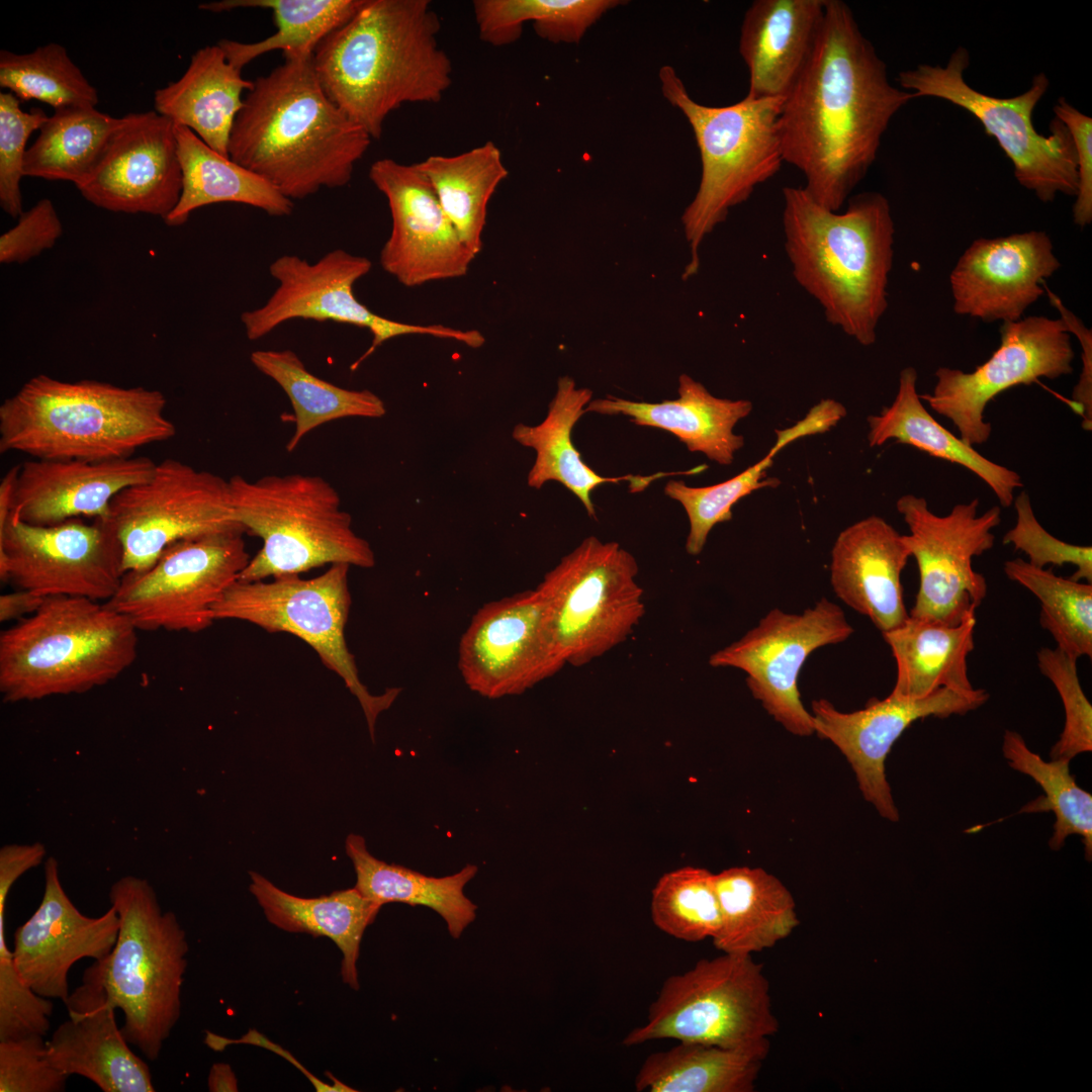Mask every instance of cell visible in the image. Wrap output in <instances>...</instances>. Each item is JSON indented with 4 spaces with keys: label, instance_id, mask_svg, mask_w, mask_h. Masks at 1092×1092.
<instances>
[{
    "label": "cell",
    "instance_id": "4",
    "mask_svg": "<svg viewBox=\"0 0 1092 1092\" xmlns=\"http://www.w3.org/2000/svg\"><path fill=\"white\" fill-rule=\"evenodd\" d=\"M785 250L797 283L822 307L826 321L862 346L877 340L888 308L895 224L880 192L850 196L844 211L829 210L803 187L783 188Z\"/></svg>",
    "mask_w": 1092,
    "mask_h": 1092
},
{
    "label": "cell",
    "instance_id": "54",
    "mask_svg": "<svg viewBox=\"0 0 1092 1092\" xmlns=\"http://www.w3.org/2000/svg\"><path fill=\"white\" fill-rule=\"evenodd\" d=\"M1016 522L1003 537V544H1010L1016 551H1022L1031 565L1044 566L1072 564L1076 570L1069 578L1092 583V548L1074 545L1062 541L1050 534L1037 521L1031 500L1026 491L1020 492L1013 500Z\"/></svg>",
    "mask_w": 1092,
    "mask_h": 1092
},
{
    "label": "cell",
    "instance_id": "59",
    "mask_svg": "<svg viewBox=\"0 0 1092 1092\" xmlns=\"http://www.w3.org/2000/svg\"><path fill=\"white\" fill-rule=\"evenodd\" d=\"M204 1042L208 1048L214 1051H222L232 1043L256 1044L266 1050H269L287 1060L290 1064L300 1070L309 1081L315 1077L311 1073L307 1072V1070L302 1065H300V1063L289 1052L285 1051L280 1045L270 1041L267 1037L259 1033L257 1030H250L240 1039H230L213 1032L207 1031Z\"/></svg>",
    "mask_w": 1092,
    "mask_h": 1092
},
{
    "label": "cell",
    "instance_id": "51",
    "mask_svg": "<svg viewBox=\"0 0 1092 1092\" xmlns=\"http://www.w3.org/2000/svg\"><path fill=\"white\" fill-rule=\"evenodd\" d=\"M1036 657L1040 673L1053 682L1065 709L1064 729L1051 758L1071 761L1092 750V706L1080 685L1076 659L1058 647H1042Z\"/></svg>",
    "mask_w": 1092,
    "mask_h": 1092
},
{
    "label": "cell",
    "instance_id": "16",
    "mask_svg": "<svg viewBox=\"0 0 1092 1092\" xmlns=\"http://www.w3.org/2000/svg\"><path fill=\"white\" fill-rule=\"evenodd\" d=\"M106 520L121 546L123 574L147 570L179 540L245 532L234 517L229 480L171 458L117 493Z\"/></svg>",
    "mask_w": 1092,
    "mask_h": 1092
},
{
    "label": "cell",
    "instance_id": "3",
    "mask_svg": "<svg viewBox=\"0 0 1092 1092\" xmlns=\"http://www.w3.org/2000/svg\"><path fill=\"white\" fill-rule=\"evenodd\" d=\"M229 140V157L284 196L346 186L372 139L326 94L312 57L284 56L253 81Z\"/></svg>",
    "mask_w": 1092,
    "mask_h": 1092
},
{
    "label": "cell",
    "instance_id": "28",
    "mask_svg": "<svg viewBox=\"0 0 1092 1092\" xmlns=\"http://www.w3.org/2000/svg\"><path fill=\"white\" fill-rule=\"evenodd\" d=\"M156 463L149 457L104 461L27 460L19 465L10 518L34 526L71 519H107L113 497L147 480Z\"/></svg>",
    "mask_w": 1092,
    "mask_h": 1092
},
{
    "label": "cell",
    "instance_id": "22",
    "mask_svg": "<svg viewBox=\"0 0 1092 1092\" xmlns=\"http://www.w3.org/2000/svg\"><path fill=\"white\" fill-rule=\"evenodd\" d=\"M369 178L385 196L390 235L380 251L383 270L406 287L464 276L476 257L463 243L417 164L375 161Z\"/></svg>",
    "mask_w": 1092,
    "mask_h": 1092
},
{
    "label": "cell",
    "instance_id": "10",
    "mask_svg": "<svg viewBox=\"0 0 1092 1092\" xmlns=\"http://www.w3.org/2000/svg\"><path fill=\"white\" fill-rule=\"evenodd\" d=\"M778 1030L762 965L750 954L722 952L669 976L645 1023L622 1042L676 1039L743 1050L769 1042Z\"/></svg>",
    "mask_w": 1092,
    "mask_h": 1092
},
{
    "label": "cell",
    "instance_id": "29",
    "mask_svg": "<svg viewBox=\"0 0 1092 1092\" xmlns=\"http://www.w3.org/2000/svg\"><path fill=\"white\" fill-rule=\"evenodd\" d=\"M910 557L905 535L881 517L864 518L844 529L834 542L833 592L882 633L895 629L909 617L901 574Z\"/></svg>",
    "mask_w": 1092,
    "mask_h": 1092
},
{
    "label": "cell",
    "instance_id": "26",
    "mask_svg": "<svg viewBox=\"0 0 1092 1092\" xmlns=\"http://www.w3.org/2000/svg\"><path fill=\"white\" fill-rule=\"evenodd\" d=\"M119 924L112 906L98 917L81 913L63 888L57 859L49 857L40 904L14 933L11 951L16 970L37 995L65 1002L72 966L85 958L106 959L117 940Z\"/></svg>",
    "mask_w": 1092,
    "mask_h": 1092
},
{
    "label": "cell",
    "instance_id": "46",
    "mask_svg": "<svg viewBox=\"0 0 1092 1092\" xmlns=\"http://www.w3.org/2000/svg\"><path fill=\"white\" fill-rule=\"evenodd\" d=\"M1003 756L1014 770L1030 777L1041 787L1043 795L1027 803L1020 812H1053L1056 817L1054 833L1049 841L1059 850L1071 835L1082 837L1085 855L1092 854V796L1083 790L1070 771V761L1043 760L1031 751L1016 731L1006 730L1002 744Z\"/></svg>",
    "mask_w": 1092,
    "mask_h": 1092
},
{
    "label": "cell",
    "instance_id": "25",
    "mask_svg": "<svg viewBox=\"0 0 1092 1092\" xmlns=\"http://www.w3.org/2000/svg\"><path fill=\"white\" fill-rule=\"evenodd\" d=\"M1060 267L1042 231L974 240L949 274L953 310L986 323L1018 321Z\"/></svg>",
    "mask_w": 1092,
    "mask_h": 1092
},
{
    "label": "cell",
    "instance_id": "47",
    "mask_svg": "<svg viewBox=\"0 0 1092 1092\" xmlns=\"http://www.w3.org/2000/svg\"><path fill=\"white\" fill-rule=\"evenodd\" d=\"M1006 576L1032 593L1040 604L1039 624L1057 647L1078 660L1092 656V583L1056 575L1016 558L1004 563Z\"/></svg>",
    "mask_w": 1092,
    "mask_h": 1092
},
{
    "label": "cell",
    "instance_id": "33",
    "mask_svg": "<svg viewBox=\"0 0 1092 1092\" xmlns=\"http://www.w3.org/2000/svg\"><path fill=\"white\" fill-rule=\"evenodd\" d=\"M253 87L242 71L226 59L221 48L196 51L184 74L156 90L155 111L176 125L192 130L211 149L229 156L231 131L243 107L244 92Z\"/></svg>",
    "mask_w": 1092,
    "mask_h": 1092
},
{
    "label": "cell",
    "instance_id": "30",
    "mask_svg": "<svg viewBox=\"0 0 1092 1092\" xmlns=\"http://www.w3.org/2000/svg\"><path fill=\"white\" fill-rule=\"evenodd\" d=\"M826 0H756L744 13L739 53L747 67V97L785 98L820 31Z\"/></svg>",
    "mask_w": 1092,
    "mask_h": 1092
},
{
    "label": "cell",
    "instance_id": "2",
    "mask_svg": "<svg viewBox=\"0 0 1092 1092\" xmlns=\"http://www.w3.org/2000/svg\"><path fill=\"white\" fill-rule=\"evenodd\" d=\"M440 19L428 0H364L312 55L329 98L373 139L405 103H437L452 84L440 48Z\"/></svg>",
    "mask_w": 1092,
    "mask_h": 1092
},
{
    "label": "cell",
    "instance_id": "8",
    "mask_svg": "<svg viewBox=\"0 0 1092 1092\" xmlns=\"http://www.w3.org/2000/svg\"><path fill=\"white\" fill-rule=\"evenodd\" d=\"M109 900L120 924L113 949L100 961L102 983L123 1013L125 1040L156 1061L181 1014L186 933L173 912L162 910L146 879L121 877Z\"/></svg>",
    "mask_w": 1092,
    "mask_h": 1092
},
{
    "label": "cell",
    "instance_id": "9",
    "mask_svg": "<svg viewBox=\"0 0 1092 1092\" xmlns=\"http://www.w3.org/2000/svg\"><path fill=\"white\" fill-rule=\"evenodd\" d=\"M229 480L235 520L262 547L241 573V581L300 574L335 563L371 568L369 542L352 529L341 497L322 476L292 473Z\"/></svg>",
    "mask_w": 1092,
    "mask_h": 1092
},
{
    "label": "cell",
    "instance_id": "42",
    "mask_svg": "<svg viewBox=\"0 0 1092 1092\" xmlns=\"http://www.w3.org/2000/svg\"><path fill=\"white\" fill-rule=\"evenodd\" d=\"M364 0H221L202 3L198 7L214 13L239 8L271 10L277 30L256 41L241 42L221 39L218 46L228 61L237 69L260 56L282 51L283 56L312 57L318 43L346 23L361 7Z\"/></svg>",
    "mask_w": 1092,
    "mask_h": 1092
},
{
    "label": "cell",
    "instance_id": "56",
    "mask_svg": "<svg viewBox=\"0 0 1092 1092\" xmlns=\"http://www.w3.org/2000/svg\"><path fill=\"white\" fill-rule=\"evenodd\" d=\"M62 234L63 225L53 202L42 198L0 237V262L23 264L53 248Z\"/></svg>",
    "mask_w": 1092,
    "mask_h": 1092
},
{
    "label": "cell",
    "instance_id": "17",
    "mask_svg": "<svg viewBox=\"0 0 1092 1092\" xmlns=\"http://www.w3.org/2000/svg\"><path fill=\"white\" fill-rule=\"evenodd\" d=\"M979 499L958 504L945 516L930 511L924 497L905 494L897 503L910 534L905 535L919 570V587L909 616L956 626L976 615L987 582L973 558L991 550L1001 509L978 514Z\"/></svg>",
    "mask_w": 1092,
    "mask_h": 1092
},
{
    "label": "cell",
    "instance_id": "5",
    "mask_svg": "<svg viewBox=\"0 0 1092 1092\" xmlns=\"http://www.w3.org/2000/svg\"><path fill=\"white\" fill-rule=\"evenodd\" d=\"M166 404L156 389L39 374L0 405V452L43 460L131 457L176 435Z\"/></svg>",
    "mask_w": 1092,
    "mask_h": 1092
},
{
    "label": "cell",
    "instance_id": "38",
    "mask_svg": "<svg viewBox=\"0 0 1092 1092\" xmlns=\"http://www.w3.org/2000/svg\"><path fill=\"white\" fill-rule=\"evenodd\" d=\"M174 125L182 190L177 205L164 219L167 225H182L194 210L221 202L249 205L271 216L291 214L293 201L271 183L214 151L189 128Z\"/></svg>",
    "mask_w": 1092,
    "mask_h": 1092
},
{
    "label": "cell",
    "instance_id": "34",
    "mask_svg": "<svg viewBox=\"0 0 1092 1092\" xmlns=\"http://www.w3.org/2000/svg\"><path fill=\"white\" fill-rule=\"evenodd\" d=\"M720 928L712 938L726 953L750 954L772 947L799 925L788 888L761 868L732 867L714 874Z\"/></svg>",
    "mask_w": 1092,
    "mask_h": 1092
},
{
    "label": "cell",
    "instance_id": "44",
    "mask_svg": "<svg viewBox=\"0 0 1092 1092\" xmlns=\"http://www.w3.org/2000/svg\"><path fill=\"white\" fill-rule=\"evenodd\" d=\"M121 122L122 117L93 106L54 110L27 148L23 175L70 181L77 187L91 174Z\"/></svg>",
    "mask_w": 1092,
    "mask_h": 1092
},
{
    "label": "cell",
    "instance_id": "27",
    "mask_svg": "<svg viewBox=\"0 0 1092 1092\" xmlns=\"http://www.w3.org/2000/svg\"><path fill=\"white\" fill-rule=\"evenodd\" d=\"M64 1003L69 1019L47 1041L48 1059L57 1070L68 1077L82 1076L103 1092L156 1091L149 1066L117 1027L100 961L85 970L82 984Z\"/></svg>",
    "mask_w": 1092,
    "mask_h": 1092
},
{
    "label": "cell",
    "instance_id": "6",
    "mask_svg": "<svg viewBox=\"0 0 1092 1092\" xmlns=\"http://www.w3.org/2000/svg\"><path fill=\"white\" fill-rule=\"evenodd\" d=\"M138 655V629L104 603L44 598L0 635V692L17 703L83 694L125 671Z\"/></svg>",
    "mask_w": 1092,
    "mask_h": 1092
},
{
    "label": "cell",
    "instance_id": "7",
    "mask_svg": "<svg viewBox=\"0 0 1092 1092\" xmlns=\"http://www.w3.org/2000/svg\"><path fill=\"white\" fill-rule=\"evenodd\" d=\"M666 100L689 121L699 148L702 173L698 191L681 222L691 260L684 278L696 274L699 249L729 210L746 201L784 163L780 135L781 97L750 98L727 106L695 101L671 66L659 70Z\"/></svg>",
    "mask_w": 1092,
    "mask_h": 1092
},
{
    "label": "cell",
    "instance_id": "23",
    "mask_svg": "<svg viewBox=\"0 0 1092 1092\" xmlns=\"http://www.w3.org/2000/svg\"><path fill=\"white\" fill-rule=\"evenodd\" d=\"M989 694L984 689L963 694L938 689L928 697L902 699L891 694L872 699L861 710L838 711L825 699L812 702L815 733L832 742L849 762L858 788L869 803L885 819L896 822L899 812L886 777V759L894 743L915 721L927 717L965 715L984 705Z\"/></svg>",
    "mask_w": 1092,
    "mask_h": 1092
},
{
    "label": "cell",
    "instance_id": "58",
    "mask_svg": "<svg viewBox=\"0 0 1092 1092\" xmlns=\"http://www.w3.org/2000/svg\"><path fill=\"white\" fill-rule=\"evenodd\" d=\"M1052 305L1058 309L1060 318L1065 323L1070 334L1078 339L1082 353V371L1079 380L1072 391V401L1082 417V427L1086 431L1092 430V331L1084 323L1068 309L1062 300L1046 288Z\"/></svg>",
    "mask_w": 1092,
    "mask_h": 1092
},
{
    "label": "cell",
    "instance_id": "19",
    "mask_svg": "<svg viewBox=\"0 0 1092 1092\" xmlns=\"http://www.w3.org/2000/svg\"><path fill=\"white\" fill-rule=\"evenodd\" d=\"M122 576L121 546L106 519L34 526L9 517L0 528V578L18 589L107 602Z\"/></svg>",
    "mask_w": 1092,
    "mask_h": 1092
},
{
    "label": "cell",
    "instance_id": "60",
    "mask_svg": "<svg viewBox=\"0 0 1092 1092\" xmlns=\"http://www.w3.org/2000/svg\"><path fill=\"white\" fill-rule=\"evenodd\" d=\"M41 598L29 590L18 589L0 597V621L20 620L33 614L42 604Z\"/></svg>",
    "mask_w": 1092,
    "mask_h": 1092
},
{
    "label": "cell",
    "instance_id": "61",
    "mask_svg": "<svg viewBox=\"0 0 1092 1092\" xmlns=\"http://www.w3.org/2000/svg\"><path fill=\"white\" fill-rule=\"evenodd\" d=\"M207 1087L210 1092L238 1091V1080L232 1067L226 1063L213 1064L207 1078Z\"/></svg>",
    "mask_w": 1092,
    "mask_h": 1092
},
{
    "label": "cell",
    "instance_id": "11",
    "mask_svg": "<svg viewBox=\"0 0 1092 1092\" xmlns=\"http://www.w3.org/2000/svg\"><path fill=\"white\" fill-rule=\"evenodd\" d=\"M970 64L968 51L959 47L945 66L918 65L899 73V87L914 98L934 97L973 114L1010 159L1017 182L1042 202L1059 194L1075 196L1078 186L1076 152L1066 125L1054 117L1051 134L1036 131L1032 113L1050 87L1044 73L1035 75L1023 93L1001 98L982 93L968 84L964 72Z\"/></svg>",
    "mask_w": 1092,
    "mask_h": 1092
},
{
    "label": "cell",
    "instance_id": "55",
    "mask_svg": "<svg viewBox=\"0 0 1092 1092\" xmlns=\"http://www.w3.org/2000/svg\"><path fill=\"white\" fill-rule=\"evenodd\" d=\"M68 1078L50 1063L43 1035L0 1041V1092H63Z\"/></svg>",
    "mask_w": 1092,
    "mask_h": 1092
},
{
    "label": "cell",
    "instance_id": "1",
    "mask_svg": "<svg viewBox=\"0 0 1092 1092\" xmlns=\"http://www.w3.org/2000/svg\"><path fill=\"white\" fill-rule=\"evenodd\" d=\"M912 99L890 82L849 6L826 0L814 49L784 98V162L804 175L815 202L839 211L877 159L891 120Z\"/></svg>",
    "mask_w": 1092,
    "mask_h": 1092
},
{
    "label": "cell",
    "instance_id": "15",
    "mask_svg": "<svg viewBox=\"0 0 1092 1092\" xmlns=\"http://www.w3.org/2000/svg\"><path fill=\"white\" fill-rule=\"evenodd\" d=\"M242 530L179 540L147 570L126 572L104 602L143 631L200 632L250 562Z\"/></svg>",
    "mask_w": 1092,
    "mask_h": 1092
},
{
    "label": "cell",
    "instance_id": "36",
    "mask_svg": "<svg viewBox=\"0 0 1092 1092\" xmlns=\"http://www.w3.org/2000/svg\"><path fill=\"white\" fill-rule=\"evenodd\" d=\"M249 890L267 920L290 933H306L332 939L343 954V982L359 990L357 961L365 929L375 920L381 905L365 898L355 887L316 898L289 894L256 872H250Z\"/></svg>",
    "mask_w": 1092,
    "mask_h": 1092
},
{
    "label": "cell",
    "instance_id": "14",
    "mask_svg": "<svg viewBox=\"0 0 1092 1092\" xmlns=\"http://www.w3.org/2000/svg\"><path fill=\"white\" fill-rule=\"evenodd\" d=\"M372 262L343 249H335L310 263L296 255H283L269 266L278 285L267 301L241 314L247 338L257 341L286 322L302 318L335 322L367 329L370 347L355 361V370L384 342L405 335H430L479 348L484 336L477 330H460L442 325H416L383 317L358 300L355 283L368 274Z\"/></svg>",
    "mask_w": 1092,
    "mask_h": 1092
},
{
    "label": "cell",
    "instance_id": "45",
    "mask_svg": "<svg viewBox=\"0 0 1092 1092\" xmlns=\"http://www.w3.org/2000/svg\"><path fill=\"white\" fill-rule=\"evenodd\" d=\"M617 0H476L473 12L481 40L502 47L515 42L523 24L533 22L543 39L559 43H578L586 30L608 10L620 5Z\"/></svg>",
    "mask_w": 1092,
    "mask_h": 1092
},
{
    "label": "cell",
    "instance_id": "24",
    "mask_svg": "<svg viewBox=\"0 0 1092 1092\" xmlns=\"http://www.w3.org/2000/svg\"><path fill=\"white\" fill-rule=\"evenodd\" d=\"M77 189L97 207L164 220L182 190L174 123L155 110L122 116L97 165Z\"/></svg>",
    "mask_w": 1092,
    "mask_h": 1092
},
{
    "label": "cell",
    "instance_id": "21",
    "mask_svg": "<svg viewBox=\"0 0 1092 1092\" xmlns=\"http://www.w3.org/2000/svg\"><path fill=\"white\" fill-rule=\"evenodd\" d=\"M565 664L536 588L478 609L458 647L464 682L487 699L522 695Z\"/></svg>",
    "mask_w": 1092,
    "mask_h": 1092
},
{
    "label": "cell",
    "instance_id": "31",
    "mask_svg": "<svg viewBox=\"0 0 1092 1092\" xmlns=\"http://www.w3.org/2000/svg\"><path fill=\"white\" fill-rule=\"evenodd\" d=\"M593 391L577 387L574 379L562 376L557 381L554 397L549 402L546 418L538 425L515 426L512 437L525 447L535 450L536 459L527 477L530 487L541 488L547 481H557L571 491L583 505L587 515L596 519L592 500L593 490L605 483L628 481L631 492L646 489L651 482L664 476L694 474L700 467L681 472H657L651 475L605 477L584 463L571 440V432L585 414Z\"/></svg>",
    "mask_w": 1092,
    "mask_h": 1092
},
{
    "label": "cell",
    "instance_id": "41",
    "mask_svg": "<svg viewBox=\"0 0 1092 1092\" xmlns=\"http://www.w3.org/2000/svg\"><path fill=\"white\" fill-rule=\"evenodd\" d=\"M255 368L275 381L285 392L293 410L294 432L286 444L292 452L317 427L343 418H381L384 401L368 389H348L310 373L290 349L256 350L250 355Z\"/></svg>",
    "mask_w": 1092,
    "mask_h": 1092
},
{
    "label": "cell",
    "instance_id": "13",
    "mask_svg": "<svg viewBox=\"0 0 1092 1092\" xmlns=\"http://www.w3.org/2000/svg\"><path fill=\"white\" fill-rule=\"evenodd\" d=\"M349 569L348 564L335 563L312 578L283 574L271 581L238 580L214 606L213 616L215 621L240 620L268 632H286L307 643L358 700L374 741L378 716L401 690L390 688L373 695L361 681L345 637L351 607Z\"/></svg>",
    "mask_w": 1092,
    "mask_h": 1092
},
{
    "label": "cell",
    "instance_id": "40",
    "mask_svg": "<svg viewBox=\"0 0 1092 1092\" xmlns=\"http://www.w3.org/2000/svg\"><path fill=\"white\" fill-rule=\"evenodd\" d=\"M769 1042L751 1049H726L679 1041L649 1055L636 1077L638 1092H752Z\"/></svg>",
    "mask_w": 1092,
    "mask_h": 1092
},
{
    "label": "cell",
    "instance_id": "18",
    "mask_svg": "<svg viewBox=\"0 0 1092 1092\" xmlns=\"http://www.w3.org/2000/svg\"><path fill=\"white\" fill-rule=\"evenodd\" d=\"M853 631L843 610L825 598L800 614L776 608L740 639L714 652L709 664L744 671L751 695L778 723L794 735L810 736L815 726L800 698L801 668L814 650L840 643Z\"/></svg>",
    "mask_w": 1092,
    "mask_h": 1092
},
{
    "label": "cell",
    "instance_id": "12",
    "mask_svg": "<svg viewBox=\"0 0 1092 1092\" xmlns=\"http://www.w3.org/2000/svg\"><path fill=\"white\" fill-rule=\"evenodd\" d=\"M634 556L617 542L585 538L536 589L566 664L582 666L627 640L645 614Z\"/></svg>",
    "mask_w": 1092,
    "mask_h": 1092
},
{
    "label": "cell",
    "instance_id": "53",
    "mask_svg": "<svg viewBox=\"0 0 1092 1092\" xmlns=\"http://www.w3.org/2000/svg\"><path fill=\"white\" fill-rule=\"evenodd\" d=\"M20 102L10 92L0 93V205L12 217L23 212L20 181L27 141L49 117L39 108L22 110Z\"/></svg>",
    "mask_w": 1092,
    "mask_h": 1092
},
{
    "label": "cell",
    "instance_id": "52",
    "mask_svg": "<svg viewBox=\"0 0 1092 1092\" xmlns=\"http://www.w3.org/2000/svg\"><path fill=\"white\" fill-rule=\"evenodd\" d=\"M6 901L0 900V1040L46 1035L54 1011L51 999L33 992L20 978L5 932Z\"/></svg>",
    "mask_w": 1092,
    "mask_h": 1092
},
{
    "label": "cell",
    "instance_id": "48",
    "mask_svg": "<svg viewBox=\"0 0 1092 1092\" xmlns=\"http://www.w3.org/2000/svg\"><path fill=\"white\" fill-rule=\"evenodd\" d=\"M0 86L21 102L37 100L56 109L93 106L96 88L60 43L50 42L26 54L0 52Z\"/></svg>",
    "mask_w": 1092,
    "mask_h": 1092
},
{
    "label": "cell",
    "instance_id": "20",
    "mask_svg": "<svg viewBox=\"0 0 1092 1092\" xmlns=\"http://www.w3.org/2000/svg\"><path fill=\"white\" fill-rule=\"evenodd\" d=\"M1071 334L1061 318L1042 315L1003 323L1000 345L972 372L939 367L932 392L920 394L936 414L950 420L971 446L986 443L992 432L987 404L1011 387L1073 372Z\"/></svg>",
    "mask_w": 1092,
    "mask_h": 1092
},
{
    "label": "cell",
    "instance_id": "57",
    "mask_svg": "<svg viewBox=\"0 0 1092 1092\" xmlns=\"http://www.w3.org/2000/svg\"><path fill=\"white\" fill-rule=\"evenodd\" d=\"M1054 113L1066 125L1073 140L1078 173L1073 221L1085 228L1092 221V118L1064 97L1059 98Z\"/></svg>",
    "mask_w": 1092,
    "mask_h": 1092
},
{
    "label": "cell",
    "instance_id": "32",
    "mask_svg": "<svg viewBox=\"0 0 1092 1092\" xmlns=\"http://www.w3.org/2000/svg\"><path fill=\"white\" fill-rule=\"evenodd\" d=\"M677 391L676 399L661 402L608 395L592 400L585 413L627 416L638 426L671 433L690 452L703 453L721 465L731 464L735 452L744 445V438L734 434L733 428L751 413V401L717 397L687 374L679 376Z\"/></svg>",
    "mask_w": 1092,
    "mask_h": 1092
},
{
    "label": "cell",
    "instance_id": "39",
    "mask_svg": "<svg viewBox=\"0 0 1092 1092\" xmlns=\"http://www.w3.org/2000/svg\"><path fill=\"white\" fill-rule=\"evenodd\" d=\"M345 849L356 873L355 888L365 898L381 906L397 902L429 907L446 921L454 938H459L475 919L477 906L463 892L477 874L475 864L436 878L376 858L367 849L364 837L358 834L347 836Z\"/></svg>",
    "mask_w": 1092,
    "mask_h": 1092
},
{
    "label": "cell",
    "instance_id": "43",
    "mask_svg": "<svg viewBox=\"0 0 1092 1092\" xmlns=\"http://www.w3.org/2000/svg\"><path fill=\"white\" fill-rule=\"evenodd\" d=\"M416 164L463 243L477 256L488 201L509 175L499 148L488 141L459 155L429 156Z\"/></svg>",
    "mask_w": 1092,
    "mask_h": 1092
},
{
    "label": "cell",
    "instance_id": "37",
    "mask_svg": "<svg viewBox=\"0 0 1092 1092\" xmlns=\"http://www.w3.org/2000/svg\"><path fill=\"white\" fill-rule=\"evenodd\" d=\"M976 615L956 626L908 617L882 633L897 664L892 696L922 699L938 689L971 694L967 658L974 649Z\"/></svg>",
    "mask_w": 1092,
    "mask_h": 1092
},
{
    "label": "cell",
    "instance_id": "49",
    "mask_svg": "<svg viewBox=\"0 0 1092 1092\" xmlns=\"http://www.w3.org/2000/svg\"><path fill=\"white\" fill-rule=\"evenodd\" d=\"M777 441L768 453L757 463L723 482L694 487L682 480H669L664 486V493L684 507L690 531L686 550L691 555L702 552L711 530L719 523L732 518V507L752 491L763 487H777L780 480L766 477V469L772 465L774 457L788 444L804 436L800 426L776 431Z\"/></svg>",
    "mask_w": 1092,
    "mask_h": 1092
},
{
    "label": "cell",
    "instance_id": "35",
    "mask_svg": "<svg viewBox=\"0 0 1092 1092\" xmlns=\"http://www.w3.org/2000/svg\"><path fill=\"white\" fill-rule=\"evenodd\" d=\"M917 371L901 370L899 386L892 404L880 415L868 418V441L871 447L891 439L917 448L933 457L961 465L976 474L994 492L1000 505L1013 504L1014 492L1023 486L1021 476L980 454L974 446L954 436L926 410L917 392Z\"/></svg>",
    "mask_w": 1092,
    "mask_h": 1092
},
{
    "label": "cell",
    "instance_id": "50",
    "mask_svg": "<svg viewBox=\"0 0 1092 1092\" xmlns=\"http://www.w3.org/2000/svg\"><path fill=\"white\" fill-rule=\"evenodd\" d=\"M650 909L654 925L676 939H712L720 928L714 874L691 866L663 874L652 890Z\"/></svg>",
    "mask_w": 1092,
    "mask_h": 1092
}]
</instances>
